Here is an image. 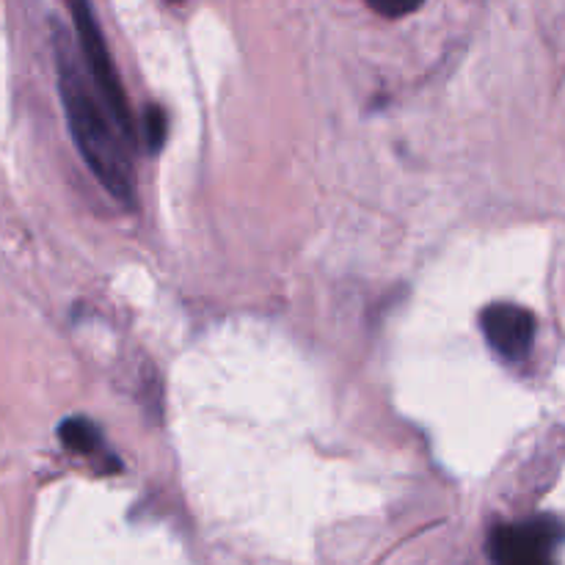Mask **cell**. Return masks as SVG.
Instances as JSON below:
<instances>
[{
  "label": "cell",
  "mask_w": 565,
  "mask_h": 565,
  "mask_svg": "<svg viewBox=\"0 0 565 565\" xmlns=\"http://www.w3.org/2000/svg\"><path fill=\"white\" fill-rule=\"evenodd\" d=\"M55 66H58V94L64 103L70 132L81 149L83 160L99 182L114 193L119 202L132 204L136 199V177L125 143L116 136L114 125L105 116V105L88 86L81 64L72 55L70 42L55 33Z\"/></svg>",
  "instance_id": "obj_1"
},
{
  "label": "cell",
  "mask_w": 565,
  "mask_h": 565,
  "mask_svg": "<svg viewBox=\"0 0 565 565\" xmlns=\"http://www.w3.org/2000/svg\"><path fill=\"white\" fill-rule=\"evenodd\" d=\"M66 6H70L72 22H75L83 64H86L88 75H92L94 86H97L99 97H103L105 110H108L110 119L116 121V127H119L121 136L127 138V143H136V125H132L130 103H127L119 72H116L110 50L108 44H105L103 31H99L97 17H94L92 0H66Z\"/></svg>",
  "instance_id": "obj_2"
},
{
  "label": "cell",
  "mask_w": 565,
  "mask_h": 565,
  "mask_svg": "<svg viewBox=\"0 0 565 565\" xmlns=\"http://www.w3.org/2000/svg\"><path fill=\"white\" fill-rule=\"evenodd\" d=\"M561 535L563 527L555 519L502 524L491 533V561L494 565H555L552 550L557 546Z\"/></svg>",
  "instance_id": "obj_3"
},
{
  "label": "cell",
  "mask_w": 565,
  "mask_h": 565,
  "mask_svg": "<svg viewBox=\"0 0 565 565\" xmlns=\"http://www.w3.org/2000/svg\"><path fill=\"white\" fill-rule=\"evenodd\" d=\"M483 337L497 356L519 362L530 353L535 337V318L516 303H491L480 315Z\"/></svg>",
  "instance_id": "obj_4"
},
{
  "label": "cell",
  "mask_w": 565,
  "mask_h": 565,
  "mask_svg": "<svg viewBox=\"0 0 565 565\" xmlns=\"http://www.w3.org/2000/svg\"><path fill=\"white\" fill-rule=\"evenodd\" d=\"M61 441L66 450L77 452V456H103V434L97 425L86 417L66 419L58 428Z\"/></svg>",
  "instance_id": "obj_5"
},
{
  "label": "cell",
  "mask_w": 565,
  "mask_h": 565,
  "mask_svg": "<svg viewBox=\"0 0 565 565\" xmlns=\"http://www.w3.org/2000/svg\"><path fill=\"white\" fill-rule=\"evenodd\" d=\"M166 127H169V119H166V114L158 105H152V108L143 114V136H147L149 152H158V149L163 147Z\"/></svg>",
  "instance_id": "obj_6"
},
{
  "label": "cell",
  "mask_w": 565,
  "mask_h": 565,
  "mask_svg": "<svg viewBox=\"0 0 565 565\" xmlns=\"http://www.w3.org/2000/svg\"><path fill=\"white\" fill-rule=\"evenodd\" d=\"M423 3L425 0H367L370 9H373L375 14L386 17V20H401V17L414 14Z\"/></svg>",
  "instance_id": "obj_7"
}]
</instances>
